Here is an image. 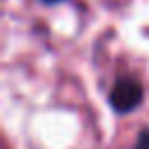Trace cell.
I'll return each mask as SVG.
<instances>
[{"label": "cell", "mask_w": 149, "mask_h": 149, "mask_svg": "<svg viewBox=\"0 0 149 149\" xmlns=\"http://www.w3.org/2000/svg\"><path fill=\"white\" fill-rule=\"evenodd\" d=\"M109 107L116 114H128L133 109H137L144 100V86L137 77L133 74H119L109 88Z\"/></svg>", "instance_id": "6da1fadb"}, {"label": "cell", "mask_w": 149, "mask_h": 149, "mask_svg": "<svg viewBox=\"0 0 149 149\" xmlns=\"http://www.w3.org/2000/svg\"><path fill=\"white\" fill-rule=\"evenodd\" d=\"M133 149H149V128H142V130L137 133Z\"/></svg>", "instance_id": "7a4b0ae2"}, {"label": "cell", "mask_w": 149, "mask_h": 149, "mask_svg": "<svg viewBox=\"0 0 149 149\" xmlns=\"http://www.w3.org/2000/svg\"><path fill=\"white\" fill-rule=\"evenodd\" d=\"M42 2H61V0H42Z\"/></svg>", "instance_id": "3957f363"}]
</instances>
